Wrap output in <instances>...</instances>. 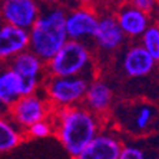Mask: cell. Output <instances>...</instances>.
Returning a JSON list of instances; mask_svg holds the SVG:
<instances>
[{
  "label": "cell",
  "mask_w": 159,
  "mask_h": 159,
  "mask_svg": "<svg viewBox=\"0 0 159 159\" xmlns=\"http://www.w3.org/2000/svg\"><path fill=\"white\" fill-rule=\"evenodd\" d=\"M23 96V79L15 69H4L0 75V103L10 107Z\"/></svg>",
  "instance_id": "16"
},
{
  "label": "cell",
  "mask_w": 159,
  "mask_h": 159,
  "mask_svg": "<svg viewBox=\"0 0 159 159\" xmlns=\"http://www.w3.org/2000/svg\"><path fill=\"white\" fill-rule=\"evenodd\" d=\"M25 133L27 138H32V139H43V138L53 135L55 133V123H53L52 116L34 122L33 125H30L25 130Z\"/></svg>",
  "instance_id": "18"
},
{
  "label": "cell",
  "mask_w": 159,
  "mask_h": 159,
  "mask_svg": "<svg viewBox=\"0 0 159 159\" xmlns=\"http://www.w3.org/2000/svg\"><path fill=\"white\" fill-rule=\"evenodd\" d=\"M2 16L4 23L30 30L40 16V9L37 0H3Z\"/></svg>",
  "instance_id": "9"
},
{
  "label": "cell",
  "mask_w": 159,
  "mask_h": 159,
  "mask_svg": "<svg viewBox=\"0 0 159 159\" xmlns=\"http://www.w3.org/2000/svg\"><path fill=\"white\" fill-rule=\"evenodd\" d=\"M52 119L57 141L72 158H80L89 143L100 132L99 115L88 106L73 105L55 107Z\"/></svg>",
  "instance_id": "1"
},
{
  "label": "cell",
  "mask_w": 159,
  "mask_h": 159,
  "mask_svg": "<svg viewBox=\"0 0 159 159\" xmlns=\"http://www.w3.org/2000/svg\"><path fill=\"white\" fill-rule=\"evenodd\" d=\"M75 6H92L96 0H69Z\"/></svg>",
  "instance_id": "22"
},
{
  "label": "cell",
  "mask_w": 159,
  "mask_h": 159,
  "mask_svg": "<svg viewBox=\"0 0 159 159\" xmlns=\"http://www.w3.org/2000/svg\"><path fill=\"white\" fill-rule=\"evenodd\" d=\"M146 153L136 145H123L120 152V159H145Z\"/></svg>",
  "instance_id": "20"
},
{
  "label": "cell",
  "mask_w": 159,
  "mask_h": 159,
  "mask_svg": "<svg viewBox=\"0 0 159 159\" xmlns=\"http://www.w3.org/2000/svg\"><path fill=\"white\" fill-rule=\"evenodd\" d=\"M123 143L112 132H99L79 159H120Z\"/></svg>",
  "instance_id": "12"
},
{
  "label": "cell",
  "mask_w": 159,
  "mask_h": 159,
  "mask_svg": "<svg viewBox=\"0 0 159 159\" xmlns=\"http://www.w3.org/2000/svg\"><path fill=\"white\" fill-rule=\"evenodd\" d=\"M92 66V55L88 46L80 40L69 39L52 59L46 62L49 76H88Z\"/></svg>",
  "instance_id": "3"
},
{
  "label": "cell",
  "mask_w": 159,
  "mask_h": 159,
  "mask_svg": "<svg viewBox=\"0 0 159 159\" xmlns=\"http://www.w3.org/2000/svg\"><path fill=\"white\" fill-rule=\"evenodd\" d=\"M69 40L66 30V11L53 7L40 13L30 29V50L42 60L49 62Z\"/></svg>",
  "instance_id": "2"
},
{
  "label": "cell",
  "mask_w": 159,
  "mask_h": 159,
  "mask_svg": "<svg viewBox=\"0 0 159 159\" xmlns=\"http://www.w3.org/2000/svg\"><path fill=\"white\" fill-rule=\"evenodd\" d=\"M129 3L133 4L135 7H138V9H141V10L146 11V13H149L152 9L155 7L156 0H129Z\"/></svg>",
  "instance_id": "21"
},
{
  "label": "cell",
  "mask_w": 159,
  "mask_h": 159,
  "mask_svg": "<svg viewBox=\"0 0 159 159\" xmlns=\"http://www.w3.org/2000/svg\"><path fill=\"white\" fill-rule=\"evenodd\" d=\"M109 2H118V0H109Z\"/></svg>",
  "instance_id": "24"
},
{
  "label": "cell",
  "mask_w": 159,
  "mask_h": 159,
  "mask_svg": "<svg viewBox=\"0 0 159 159\" xmlns=\"http://www.w3.org/2000/svg\"><path fill=\"white\" fill-rule=\"evenodd\" d=\"M99 25V16L90 6H76L66 13V30L69 39L86 40L93 39Z\"/></svg>",
  "instance_id": "8"
},
{
  "label": "cell",
  "mask_w": 159,
  "mask_h": 159,
  "mask_svg": "<svg viewBox=\"0 0 159 159\" xmlns=\"http://www.w3.org/2000/svg\"><path fill=\"white\" fill-rule=\"evenodd\" d=\"M43 2H46V3H49V4H56V3H59L60 0H43Z\"/></svg>",
  "instance_id": "23"
},
{
  "label": "cell",
  "mask_w": 159,
  "mask_h": 159,
  "mask_svg": "<svg viewBox=\"0 0 159 159\" xmlns=\"http://www.w3.org/2000/svg\"><path fill=\"white\" fill-rule=\"evenodd\" d=\"M20 126L13 120L2 119L0 120V152L7 153L16 149L23 141V133L20 132Z\"/></svg>",
  "instance_id": "17"
},
{
  "label": "cell",
  "mask_w": 159,
  "mask_h": 159,
  "mask_svg": "<svg viewBox=\"0 0 159 159\" xmlns=\"http://www.w3.org/2000/svg\"><path fill=\"white\" fill-rule=\"evenodd\" d=\"M89 76H49L44 83V93L53 107L73 106L83 102L88 92Z\"/></svg>",
  "instance_id": "5"
},
{
  "label": "cell",
  "mask_w": 159,
  "mask_h": 159,
  "mask_svg": "<svg viewBox=\"0 0 159 159\" xmlns=\"http://www.w3.org/2000/svg\"><path fill=\"white\" fill-rule=\"evenodd\" d=\"M44 63L46 62L42 60L30 49L19 53L10 60V67L15 69L23 79V96L37 92L43 75L46 72Z\"/></svg>",
  "instance_id": "7"
},
{
  "label": "cell",
  "mask_w": 159,
  "mask_h": 159,
  "mask_svg": "<svg viewBox=\"0 0 159 159\" xmlns=\"http://www.w3.org/2000/svg\"><path fill=\"white\" fill-rule=\"evenodd\" d=\"M115 118L119 126L133 136H145L159 130V109L152 103L119 105Z\"/></svg>",
  "instance_id": "4"
},
{
  "label": "cell",
  "mask_w": 159,
  "mask_h": 159,
  "mask_svg": "<svg viewBox=\"0 0 159 159\" xmlns=\"http://www.w3.org/2000/svg\"><path fill=\"white\" fill-rule=\"evenodd\" d=\"M156 60L142 46H130L122 57V69L129 78H143L151 73Z\"/></svg>",
  "instance_id": "13"
},
{
  "label": "cell",
  "mask_w": 159,
  "mask_h": 159,
  "mask_svg": "<svg viewBox=\"0 0 159 159\" xmlns=\"http://www.w3.org/2000/svg\"><path fill=\"white\" fill-rule=\"evenodd\" d=\"M125 37L126 34L119 25L116 16H100L96 33L93 36V42L98 49H100L102 52H113L123 44Z\"/></svg>",
  "instance_id": "11"
},
{
  "label": "cell",
  "mask_w": 159,
  "mask_h": 159,
  "mask_svg": "<svg viewBox=\"0 0 159 159\" xmlns=\"http://www.w3.org/2000/svg\"><path fill=\"white\" fill-rule=\"evenodd\" d=\"M53 105L49 102L48 96H40L36 93L26 95L17 99L9 107V116L22 130H26L30 125L37 120L52 116Z\"/></svg>",
  "instance_id": "6"
},
{
  "label": "cell",
  "mask_w": 159,
  "mask_h": 159,
  "mask_svg": "<svg viewBox=\"0 0 159 159\" xmlns=\"http://www.w3.org/2000/svg\"><path fill=\"white\" fill-rule=\"evenodd\" d=\"M116 19L125 32L126 37H141L149 27L148 13L135 7L129 2L122 4L116 11Z\"/></svg>",
  "instance_id": "14"
},
{
  "label": "cell",
  "mask_w": 159,
  "mask_h": 159,
  "mask_svg": "<svg viewBox=\"0 0 159 159\" xmlns=\"http://www.w3.org/2000/svg\"><path fill=\"white\" fill-rule=\"evenodd\" d=\"M30 48V30L4 23L0 27V56L2 59H13L19 53Z\"/></svg>",
  "instance_id": "10"
},
{
  "label": "cell",
  "mask_w": 159,
  "mask_h": 159,
  "mask_svg": "<svg viewBox=\"0 0 159 159\" xmlns=\"http://www.w3.org/2000/svg\"><path fill=\"white\" fill-rule=\"evenodd\" d=\"M112 99H113V92L107 83H105L103 80H92L89 83L83 103L95 113L103 115L111 109Z\"/></svg>",
  "instance_id": "15"
},
{
  "label": "cell",
  "mask_w": 159,
  "mask_h": 159,
  "mask_svg": "<svg viewBox=\"0 0 159 159\" xmlns=\"http://www.w3.org/2000/svg\"><path fill=\"white\" fill-rule=\"evenodd\" d=\"M141 44L159 62V26H149L141 36Z\"/></svg>",
  "instance_id": "19"
}]
</instances>
